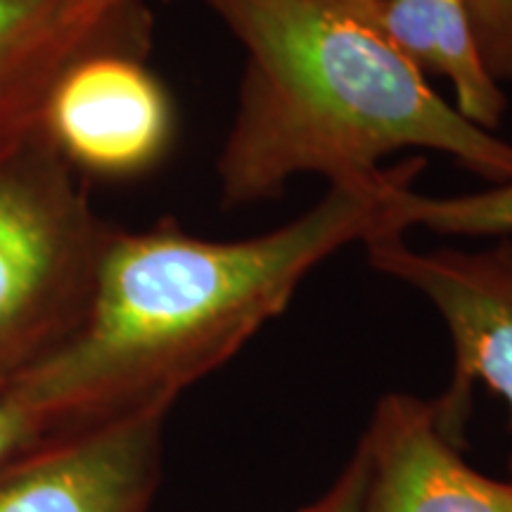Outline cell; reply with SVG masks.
<instances>
[{
	"mask_svg": "<svg viewBox=\"0 0 512 512\" xmlns=\"http://www.w3.org/2000/svg\"><path fill=\"white\" fill-rule=\"evenodd\" d=\"M422 166L408 159L330 185L316 207L245 240L197 238L176 221L117 228L79 330L19 377L60 430L176 403L280 316L313 268L354 242L399 233L389 204Z\"/></svg>",
	"mask_w": 512,
	"mask_h": 512,
	"instance_id": "obj_1",
	"label": "cell"
},
{
	"mask_svg": "<svg viewBox=\"0 0 512 512\" xmlns=\"http://www.w3.org/2000/svg\"><path fill=\"white\" fill-rule=\"evenodd\" d=\"M202 3L245 48L216 166L226 207L275 200L302 174L373 178L408 147L444 152L489 185L512 181V143L434 91L382 29L375 0Z\"/></svg>",
	"mask_w": 512,
	"mask_h": 512,
	"instance_id": "obj_2",
	"label": "cell"
},
{
	"mask_svg": "<svg viewBox=\"0 0 512 512\" xmlns=\"http://www.w3.org/2000/svg\"><path fill=\"white\" fill-rule=\"evenodd\" d=\"M114 233L41 124L0 136V387L79 330Z\"/></svg>",
	"mask_w": 512,
	"mask_h": 512,
	"instance_id": "obj_3",
	"label": "cell"
},
{
	"mask_svg": "<svg viewBox=\"0 0 512 512\" xmlns=\"http://www.w3.org/2000/svg\"><path fill=\"white\" fill-rule=\"evenodd\" d=\"M363 247L377 271L420 292L444 320L453 377L434 403L448 432L460 439L477 384L501 396L512 425V238L420 252L401 233H384Z\"/></svg>",
	"mask_w": 512,
	"mask_h": 512,
	"instance_id": "obj_4",
	"label": "cell"
},
{
	"mask_svg": "<svg viewBox=\"0 0 512 512\" xmlns=\"http://www.w3.org/2000/svg\"><path fill=\"white\" fill-rule=\"evenodd\" d=\"M174 403L57 430L0 460V512H150Z\"/></svg>",
	"mask_w": 512,
	"mask_h": 512,
	"instance_id": "obj_5",
	"label": "cell"
},
{
	"mask_svg": "<svg viewBox=\"0 0 512 512\" xmlns=\"http://www.w3.org/2000/svg\"><path fill=\"white\" fill-rule=\"evenodd\" d=\"M38 124L74 171L121 181L169 155L176 112L145 55L102 50L64 69Z\"/></svg>",
	"mask_w": 512,
	"mask_h": 512,
	"instance_id": "obj_6",
	"label": "cell"
},
{
	"mask_svg": "<svg viewBox=\"0 0 512 512\" xmlns=\"http://www.w3.org/2000/svg\"><path fill=\"white\" fill-rule=\"evenodd\" d=\"M358 446L368 467L361 512H512V479L467 465L434 401L384 394Z\"/></svg>",
	"mask_w": 512,
	"mask_h": 512,
	"instance_id": "obj_7",
	"label": "cell"
},
{
	"mask_svg": "<svg viewBox=\"0 0 512 512\" xmlns=\"http://www.w3.org/2000/svg\"><path fill=\"white\" fill-rule=\"evenodd\" d=\"M143 0H0V136L38 124L64 69L102 50L147 55Z\"/></svg>",
	"mask_w": 512,
	"mask_h": 512,
	"instance_id": "obj_8",
	"label": "cell"
},
{
	"mask_svg": "<svg viewBox=\"0 0 512 512\" xmlns=\"http://www.w3.org/2000/svg\"><path fill=\"white\" fill-rule=\"evenodd\" d=\"M377 19L403 55L451 83L456 110L484 131L508 112V98L486 72L467 0H375Z\"/></svg>",
	"mask_w": 512,
	"mask_h": 512,
	"instance_id": "obj_9",
	"label": "cell"
},
{
	"mask_svg": "<svg viewBox=\"0 0 512 512\" xmlns=\"http://www.w3.org/2000/svg\"><path fill=\"white\" fill-rule=\"evenodd\" d=\"M389 221L403 235L425 228L456 238H512V181L451 197L420 195L411 185L389 204Z\"/></svg>",
	"mask_w": 512,
	"mask_h": 512,
	"instance_id": "obj_10",
	"label": "cell"
},
{
	"mask_svg": "<svg viewBox=\"0 0 512 512\" xmlns=\"http://www.w3.org/2000/svg\"><path fill=\"white\" fill-rule=\"evenodd\" d=\"M57 430L60 427L22 377L0 387V460Z\"/></svg>",
	"mask_w": 512,
	"mask_h": 512,
	"instance_id": "obj_11",
	"label": "cell"
},
{
	"mask_svg": "<svg viewBox=\"0 0 512 512\" xmlns=\"http://www.w3.org/2000/svg\"><path fill=\"white\" fill-rule=\"evenodd\" d=\"M486 72L498 86H512V0H467Z\"/></svg>",
	"mask_w": 512,
	"mask_h": 512,
	"instance_id": "obj_12",
	"label": "cell"
},
{
	"mask_svg": "<svg viewBox=\"0 0 512 512\" xmlns=\"http://www.w3.org/2000/svg\"><path fill=\"white\" fill-rule=\"evenodd\" d=\"M366 453L361 446L354 448L347 465L335 477L328 489L320 494L316 501L304 505L299 512H361L363 491H366Z\"/></svg>",
	"mask_w": 512,
	"mask_h": 512,
	"instance_id": "obj_13",
	"label": "cell"
}]
</instances>
